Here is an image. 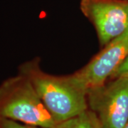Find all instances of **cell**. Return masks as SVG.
Wrapping results in <instances>:
<instances>
[{
  "mask_svg": "<svg viewBox=\"0 0 128 128\" xmlns=\"http://www.w3.org/2000/svg\"><path fill=\"white\" fill-rule=\"evenodd\" d=\"M18 73L30 80L56 123L70 119L88 108L87 90L73 74L54 76L41 67V59L34 58L21 64Z\"/></svg>",
  "mask_w": 128,
  "mask_h": 128,
  "instance_id": "6da1fadb",
  "label": "cell"
},
{
  "mask_svg": "<svg viewBox=\"0 0 128 128\" xmlns=\"http://www.w3.org/2000/svg\"><path fill=\"white\" fill-rule=\"evenodd\" d=\"M0 118L42 128L56 124L32 82L19 73L0 84Z\"/></svg>",
  "mask_w": 128,
  "mask_h": 128,
  "instance_id": "7a4b0ae2",
  "label": "cell"
},
{
  "mask_svg": "<svg viewBox=\"0 0 128 128\" xmlns=\"http://www.w3.org/2000/svg\"><path fill=\"white\" fill-rule=\"evenodd\" d=\"M88 89V108L93 111L102 128H124L128 121V77Z\"/></svg>",
  "mask_w": 128,
  "mask_h": 128,
  "instance_id": "3957f363",
  "label": "cell"
},
{
  "mask_svg": "<svg viewBox=\"0 0 128 128\" xmlns=\"http://www.w3.org/2000/svg\"><path fill=\"white\" fill-rule=\"evenodd\" d=\"M80 9L102 48L128 30V0H80Z\"/></svg>",
  "mask_w": 128,
  "mask_h": 128,
  "instance_id": "277c9868",
  "label": "cell"
},
{
  "mask_svg": "<svg viewBox=\"0 0 128 128\" xmlns=\"http://www.w3.org/2000/svg\"><path fill=\"white\" fill-rule=\"evenodd\" d=\"M128 55V30L103 47L84 67L73 73L88 90L108 81Z\"/></svg>",
  "mask_w": 128,
  "mask_h": 128,
  "instance_id": "5b68a950",
  "label": "cell"
},
{
  "mask_svg": "<svg viewBox=\"0 0 128 128\" xmlns=\"http://www.w3.org/2000/svg\"><path fill=\"white\" fill-rule=\"evenodd\" d=\"M51 128H102V126L96 113L88 108L75 117L56 123Z\"/></svg>",
  "mask_w": 128,
  "mask_h": 128,
  "instance_id": "8992f818",
  "label": "cell"
},
{
  "mask_svg": "<svg viewBox=\"0 0 128 128\" xmlns=\"http://www.w3.org/2000/svg\"><path fill=\"white\" fill-rule=\"evenodd\" d=\"M0 128H42L36 126L21 123L12 120L0 118Z\"/></svg>",
  "mask_w": 128,
  "mask_h": 128,
  "instance_id": "52a82bcc",
  "label": "cell"
},
{
  "mask_svg": "<svg viewBox=\"0 0 128 128\" xmlns=\"http://www.w3.org/2000/svg\"><path fill=\"white\" fill-rule=\"evenodd\" d=\"M120 76H125L128 77V55L124 60L123 62L120 64L118 69L114 71V73L112 74V76L110 78H117Z\"/></svg>",
  "mask_w": 128,
  "mask_h": 128,
  "instance_id": "ba28073f",
  "label": "cell"
},
{
  "mask_svg": "<svg viewBox=\"0 0 128 128\" xmlns=\"http://www.w3.org/2000/svg\"><path fill=\"white\" fill-rule=\"evenodd\" d=\"M124 128H128V121L127 122V123H126V124L124 125Z\"/></svg>",
  "mask_w": 128,
  "mask_h": 128,
  "instance_id": "9c48e42d",
  "label": "cell"
}]
</instances>
